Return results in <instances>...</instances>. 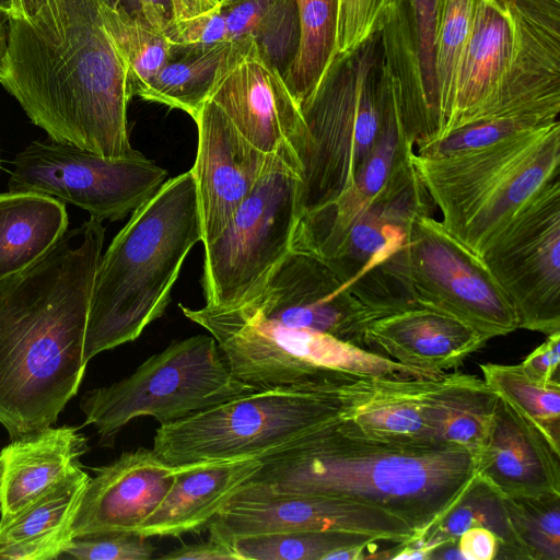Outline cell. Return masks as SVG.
<instances>
[{
	"label": "cell",
	"instance_id": "cell-1",
	"mask_svg": "<svg viewBox=\"0 0 560 560\" xmlns=\"http://www.w3.org/2000/svg\"><path fill=\"white\" fill-rule=\"evenodd\" d=\"M105 228L90 218L0 280V424L11 440L54 425L78 394Z\"/></svg>",
	"mask_w": 560,
	"mask_h": 560
},
{
	"label": "cell",
	"instance_id": "cell-2",
	"mask_svg": "<svg viewBox=\"0 0 560 560\" xmlns=\"http://www.w3.org/2000/svg\"><path fill=\"white\" fill-rule=\"evenodd\" d=\"M0 83L50 140L109 159L140 154L127 70L96 0H49L32 20L11 18Z\"/></svg>",
	"mask_w": 560,
	"mask_h": 560
},
{
	"label": "cell",
	"instance_id": "cell-3",
	"mask_svg": "<svg viewBox=\"0 0 560 560\" xmlns=\"http://www.w3.org/2000/svg\"><path fill=\"white\" fill-rule=\"evenodd\" d=\"M477 455L440 443L380 438L347 418L259 457L260 467L248 481L382 508L406 521L419 538L474 485Z\"/></svg>",
	"mask_w": 560,
	"mask_h": 560
},
{
	"label": "cell",
	"instance_id": "cell-4",
	"mask_svg": "<svg viewBox=\"0 0 560 560\" xmlns=\"http://www.w3.org/2000/svg\"><path fill=\"white\" fill-rule=\"evenodd\" d=\"M201 221L191 171L167 179L116 234L95 273L83 360L136 340L161 317Z\"/></svg>",
	"mask_w": 560,
	"mask_h": 560
},
{
	"label": "cell",
	"instance_id": "cell-5",
	"mask_svg": "<svg viewBox=\"0 0 560 560\" xmlns=\"http://www.w3.org/2000/svg\"><path fill=\"white\" fill-rule=\"evenodd\" d=\"M390 88L381 31L335 55L300 106L305 131L298 154L299 219L354 184L380 138Z\"/></svg>",
	"mask_w": 560,
	"mask_h": 560
},
{
	"label": "cell",
	"instance_id": "cell-6",
	"mask_svg": "<svg viewBox=\"0 0 560 560\" xmlns=\"http://www.w3.org/2000/svg\"><path fill=\"white\" fill-rule=\"evenodd\" d=\"M376 377L345 387L262 388L160 425L153 451L179 466L259 458L341 419L374 388Z\"/></svg>",
	"mask_w": 560,
	"mask_h": 560
},
{
	"label": "cell",
	"instance_id": "cell-7",
	"mask_svg": "<svg viewBox=\"0 0 560 560\" xmlns=\"http://www.w3.org/2000/svg\"><path fill=\"white\" fill-rule=\"evenodd\" d=\"M179 307L214 338L231 373L258 389L345 387L364 377H438L328 334L282 326L246 306Z\"/></svg>",
	"mask_w": 560,
	"mask_h": 560
},
{
	"label": "cell",
	"instance_id": "cell-8",
	"mask_svg": "<svg viewBox=\"0 0 560 560\" xmlns=\"http://www.w3.org/2000/svg\"><path fill=\"white\" fill-rule=\"evenodd\" d=\"M255 390L231 373L212 336L197 335L173 341L127 377L85 393L80 409L84 425H93L100 443L112 446L138 417L168 424Z\"/></svg>",
	"mask_w": 560,
	"mask_h": 560
},
{
	"label": "cell",
	"instance_id": "cell-9",
	"mask_svg": "<svg viewBox=\"0 0 560 560\" xmlns=\"http://www.w3.org/2000/svg\"><path fill=\"white\" fill-rule=\"evenodd\" d=\"M375 270L401 304L447 314L487 339L518 328L512 304L482 258L433 215L420 218L407 243Z\"/></svg>",
	"mask_w": 560,
	"mask_h": 560
},
{
	"label": "cell",
	"instance_id": "cell-10",
	"mask_svg": "<svg viewBox=\"0 0 560 560\" xmlns=\"http://www.w3.org/2000/svg\"><path fill=\"white\" fill-rule=\"evenodd\" d=\"M298 177L282 161L267 172L229 224L203 245L206 305L232 308L255 298L291 250Z\"/></svg>",
	"mask_w": 560,
	"mask_h": 560
},
{
	"label": "cell",
	"instance_id": "cell-11",
	"mask_svg": "<svg viewBox=\"0 0 560 560\" xmlns=\"http://www.w3.org/2000/svg\"><path fill=\"white\" fill-rule=\"evenodd\" d=\"M166 178L167 172L142 153L109 159L45 140L33 141L15 155L8 188L55 197L103 222L132 213L159 191Z\"/></svg>",
	"mask_w": 560,
	"mask_h": 560
},
{
	"label": "cell",
	"instance_id": "cell-12",
	"mask_svg": "<svg viewBox=\"0 0 560 560\" xmlns=\"http://www.w3.org/2000/svg\"><path fill=\"white\" fill-rule=\"evenodd\" d=\"M518 328L560 331V178L542 188L481 255Z\"/></svg>",
	"mask_w": 560,
	"mask_h": 560
},
{
	"label": "cell",
	"instance_id": "cell-13",
	"mask_svg": "<svg viewBox=\"0 0 560 560\" xmlns=\"http://www.w3.org/2000/svg\"><path fill=\"white\" fill-rule=\"evenodd\" d=\"M230 538L259 534L335 530L405 544L417 533L382 508L342 499L279 492L247 481L211 521Z\"/></svg>",
	"mask_w": 560,
	"mask_h": 560
},
{
	"label": "cell",
	"instance_id": "cell-14",
	"mask_svg": "<svg viewBox=\"0 0 560 560\" xmlns=\"http://www.w3.org/2000/svg\"><path fill=\"white\" fill-rule=\"evenodd\" d=\"M240 306L282 326L328 334L361 348L364 328L378 317L324 260L294 250L260 292Z\"/></svg>",
	"mask_w": 560,
	"mask_h": 560
},
{
	"label": "cell",
	"instance_id": "cell-15",
	"mask_svg": "<svg viewBox=\"0 0 560 560\" xmlns=\"http://www.w3.org/2000/svg\"><path fill=\"white\" fill-rule=\"evenodd\" d=\"M441 0H390L381 30L397 110L415 149L438 127L435 39Z\"/></svg>",
	"mask_w": 560,
	"mask_h": 560
},
{
	"label": "cell",
	"instance_id": "cell-16",
	"mask_svg": "<svg viewBox=\"0 0 560 560\" xmlns=\"http://www.w3.org/2000/svg\"><path fill=\"white\" fill-rule=\"evenodd\" d=\"M198 148L195 182L203 245L215 240L279 156L254 147L224 112L208 100L194 118Z\"/></svg>",
	"mask_w": 560,
	"mask_h": 560
},
{
	"label": "cell",
	"instance_id": "cell-17",
	"mask_svg": "<svg viewBox=\"0 0 560 560\" xmlns=\"http://www.w3.org/2000/svg\"><path fill=\"white\" fill-rule=\"evenodd\" d=\"M258 150L279 156L298 177L304 139L300 106L255 46L217 83L210 98Z\"/></svg>",
	"mask_w": 560,
	"mask_h": 560
},
{
	"label": "cell",
	"instance_id": "cell-18",
	"mask_svg": "<svg viewBox=\"0 0 560 560\" xmlns=\"http://www.w3.org/2000/svg\"><path fill=\"white\" fill-rule=\"evenodd\" d=\"M434 202L412 161L334 242L315 255L350 288L395 255L413 224L433 215Z\"/></svg>",
	"mask_w": 560,
	"mask_h": 560
},
{
	"label": "cell",
	"instance_id": "cell-19",
	"mask_svg": "<svg viewBox=\"0 0 560 560\" xmlns=\"http://www.w3.org/2000/svg\"><path fill=\"white\" fill-rule=\"evenodd\" d=\"M74 514L71 538L106 532H137L171 488L177 466L139 447L93 468Z\"/></svg>",
	"mask_w": 560,
	"mask_h": 560
},
{
	"label": "cell",
	"instance_id": "cell-20",
	"mask_svg": "<svg viewBox=\"0 0 560 560\" xmlns=\"http://www.w3.org/2000/svg\"><path fill=\"white\" fill-rule=\"evenodd\" d=\"M503 1L513 24V51L486 119L560 105V0Z\"/></svg>",
	"mask_w": 560,
	"mask_h": 560
},
{
	"label": "cell",
	"instance_id": "cell-21",
	"mask_svg": "<svg viewBox=\"0 0 560 560\" xmlns=\"http://www.w3.org/2000/svg\"><path fill=\"white\" fill-rule=\"evenodd\" d=\"M477 477L503 498L560 493V452L499 396L477 455Z\"/></svg>",
	"mask_w": 560,
	"mask_h": 560
},
{
	"label": "cell",
	"instance_id": "cell-22",
	"mask_svg": "<svg viewBox=\"0 0 560 560\" xmlns=\"http://www.w3.org/2000/svg\"><path fill=\"white\" fill-rule=\"evenodd\" d=\"M488 340L455 317L411 305L373 318L364 328L362 347L396 362L444 374Z\"/></svg>",
	"mask_w": 560,
	"mask_h": 560
},
{
	"label": "cell",
	"instance_id": "cell-23",
	"mask_svg": "<svg viewBox=\"0 0 560 560\" xmlns=\"http://www.w3.org/2000/svg\"><path fill=\"white\" fill-rule=\"evenodd\" d=\"M514 34L503 0H476L444 137L486 119L509 69Z\"/></svg>",
	"mask_w": 560,
	"mask_h": 560
},
{
	"label": "cell",
	"instance_id": "cell-24",
	"mask_svg": "<svg viewBox=\"0 0 560 560\" xmlns=\"http://www.w3.org/2000/svg\"><path fill=\"white\" fill-rule=\"evenodd\" d=\"M259 467L255 457L177 466L166 495L137 533L148 538L179 537L206 528Z\"/></svg>",
	"mask_w": 560,
	"mask_h": 560
},
{
	"label": "cell",
	"instance_id": "cell-25",
	"mask_svg": "<svg viewBox=\"0 0 560 560\" xmlns=\"http://www.w3.org/2000/svg\"><path fill=\"white\" fill-rule=\"evenodd\" d=\"M89 451L74 425L48 427L14 439L0 451V521L62 479Z\"/></svg>",
	"mask_w": 560,
	"mask_h": 560
},
{
	"label": "cell",
	"instance_id": "cell-26",
	"mask_svg": "<svg viewBox=\"0 0 560 560\" xmlns=\"http://www.w3.org/2000/svg\"><path fill=\"white\" fill-rule=\"evenodd\" d=\"M560 178V122L448 231L481 257L502 229L549 183Z\"/></svg>",
	"mask_w": 560,
	"mask_h": 560
},
{
	"label": "cell",
	"instance_id": "cell-27",
	"mask_svg": "<svg viewBox=\"0 0 560 560\" xmlns=\"http://www.w3.org/2000/svg\"><path fill=\"white\" fill-rule=\"evenodd\" d=\"M498 397L483 380L459 372L420 381L419 401L434 443L479 452Z\"/></svg>",
	"mask_w": 560,
	"mask_h": 560
},
{
	"label": "cell",
	"instance_id": "cell-28",
	"mask_svg": "<svg viewBox=\"0 0 560 560\" xmlns=\"http://www.w3.org/2000/svg\"><path fill=\"white\" fill-rule=\"evenodd\" d=\"M255 46L253 39L172 43L165 65L139 97L180 109L194 119L219 80Z\"/></svg>",
	"mask_w": 560,
	"mask_h": 560
},
{
	"label": "cell",
	"instance_id": "cell-29",
	"mask_svg": "<svg viewBox=\"0 0 560 560\" xmlns=\"http://www.w3.org/2000/svg\"><path fill=\"white\" fill-rule=\"evenodd\" d=\"M63 201L38 192L0 194V280L42 259L68 231Z\"/></svg>",
	"mask_w": 560,
	"mask_h": 560
},
{
	"label": "cell",
	"instance_id": "cell-30",
	"mask_svg": "<svg viewBox=\"0 0 560 560\" xmlns=\"http://www.w3.org/2000/svg\"><path fill=\"white\" fill-rule=\"evenodd\" d=\"M471 527H485L499 540L497 559H523L513 534L503 497L478 477L462 500L421 537L406 545L418 559H429L440 546L456 544Z\"/></svg>",
	"mask_w": 560,
	"mask_h": 560
},
{
	"label": "cell",
	"instance_id": "cell-31",
	"mask_svg": "<svg viewBox=\"0 0 560 560\" xmlns=\"http://www.w3.org/2000/svg\"><path fill=\"white\" fill-rule=\"evenodd\" d=\"M421 380L375 378L373 392L355 407L350 419L380 438L434 443L419 401Z\"/></svg>",
	"mask_w": 560,
	"mask_h": 560
},
{
	"label": "cell",
	"instance_id": "cell-32",
	"mask_svg": "<svg viewBox=\"0 0 560 560\" xmlns=\"http://www.w3.org/2000/svg\"><path fill=\"white\" fill-rule=\"evenodd\" d=\"M90 477L81 464L77 465L15 515L0 521V544L45 539L69 542L70 527Z\"/></svg>",
	"mask_w": 560,
	"mask_h": 560
},
{
	"label": "cell",
	"instance_id": "cell-33",
	"mask_svg": "<svg viewBox=\"0 0 560 560\" xmlns=\"http://www.w3.org/2000/svg\"><path fill=\"white\" fill-rule=\"evenodd\" d=\"M300 44L283 80L301 106L336 55L339 0H295Z\"/></svg>",
	"mask_w": 560,
	"mask_h": 560
},
{
	"label": "cell",
	"instance_id": "cell-34",
	"mask_svg": "<svg viewBox=\"0 0 560 560\" xmlns=\"http://www.w3.org/2000/svg\"><path fill=\"white\" fill-rule=\"evenodd\" d=\"M485 383L534 423L560 452V383L539 384L517 365L483 363Z\"/></svg>",
	"mask_w": 560,
	"mask_h": 560
},
{
	"label": "cell",
	"instance_id": "cell-35",
	"mask_svg": "<svg viewBox=\"0 0 560 560\" xmlns=\"http://www.w3.org/2000/svg\"><path fill=\"white\" fill-rule=\"evenodd\" d=\"M384 541L335 530H302L232 538L241 560H325L335 550ZM392 542V541H390Z\"/></svg>",
	"mask_w": 560,
	"mask_h": 560
},
{
	"label": "cell",
	"instance_id": "cell-36",
	"mask_svg": "<svg viewBox=\"0 0 560 560\" xmlns=\"http://www.w3.org/2000/svg\"><path fill=\"white\" fill-rule=\"evenodd\" d=\"M475 3L476 0H441L435 39L438 127L432 142L443 138L450 119L456 74L471 28Z\"/></svg>",
	"mask_w": 560,
	"mask_h": 560
},
{
	"label": "cell",
	"instance_id": "cell-37",
	"mask_svg": "<svg viewBox=\"0 0 560 560\" xmlns=\"http://www.w3.org/2000/svg\"><path fill=\"white\" fill-rule=\"evenodd\" d=\"M104 26L126 70L130 92L139 96L165 65L171 48L167 36L145 28L100 7Z\"/></svg>",
	"mask_w": 560,
	"mask_h": 560
},
{
	"label": "cell",
	"instance_id": "cell-38",
	"mask_svg": "<svg viewBox=\"0 0 560 560\" xmlns=\"http://www.w3.org/2000/svg\"><path fill=\"white\" fill-rule=\"evenodd\" d=\"M560 106L524 108L465 126L448 136L418 147L422 158H439L483 148L514 135L551 125L558 120Z\"/></svg>",
	"mask_w": 560,
	"mask_h": 560
},
{
	"label": "cell",
	"instance_id": "cell-39",
	"mask_svg": "<svg viewBox=\"0 0 560 560\" xmlns=\"http://www.w3.org/2000/svg\"><path fill=\"white\" fill-rule=\"evenodd\" d=\"M524 560H560V493L503 498Z\"/></svg>",
	"mask_w": 560,
	"mask_h": 560
},
{
	"label": "cell",
	"instance_id": "cell-40",
	"mask_svg": "<svg viewBox=\"0 0 560 560\" xmlns=\"http://www.w3.org/2000/svg\"><path fill=\"white\" fill-rule=\"evenodd\" d=\"M100 7L153 32L170 36L182 22L219 5L218 0H96Z\"/></svg>",
	"mask_w": 560,
	"mask_h": 560
},
{
	"label": "cell",
	"instance_id": "cell-41",
	"mask_svg": "<svg viewBox=\"0 0 560 560\" xmlns=\"http://www.w3.org/2000/svg\"><path fill=\"white\" fill-rule=\"evenodd\" d=\"M155 548L137 532H106L72 537L60 558L79 560H149Z\"/></svg>",
	"mask_w": 560,
	"mask_h": 560
},
{
	"label": "cell",
	"instance_id": "cell-42",
	"mask_svg": "<svg viewBox=\"0 0 560 560\" xmlns=\"http://www.w3.org/2000/svg\"><path fill=\"white\" fill-rule=\"evenodd\" d=\"M390 0H339L336 54L358 47L385 24Z\"/></svg>",
	"mask_w": 560,
	"mask_h": 560
},
{
	"label": "cell",
	"instance_id": "cell-43",
	"mask_svg": "<svg viewBox=\"0 0 560 560\" xmlns=\"http://www.w3.org/2000/svg\"><path fill=\"white\" fill-rule=\"evenodd\" d=\"M207 540L182 545L180 547L160 556L166 560H241L232 545V538L224 535L212 522L207 526Z\"/></svg>",
	"mask_w": 560,
	"mask_h": 560
},
{
	"label": "cell",
	"instance_id": "cell-44",
	"mask_svg": "<svg viewBox=\"0 0 560 560\" xmlns=\"http://www.w3.org/2000/svg\"><path fill=\"white\" fill-rule=\"evenodd\" d=\"M559 363L560 331L547 336L546 341L533 350L520 366L532 381L551 384L560 383Z\"/></svg>",
	"mask_w": 560,
	"mask_h": 560
},
{
	"label": "cell",
	"instance_id": "cell-45",
	"mask_svg": "<svg viewBox=\"0 0 560 560\" xmlns=\"http://www.w3.org/2000/svg\"><path fill=\"white\" fill-rule=\"evenodd\" d=\"M464 560L497 559L499 540L485 527H471L465 530L456 541Z\"/></svg>",
	"mask_w": 560,
	"mask_h": 560
},
{
	"label": "cell",
	"instance_id": "cell-46",
	"mask_svg": "<svg viewBox=\"0 0 560 560\" xmlns=\"http://www.w3.org/2000/svg\"><path fill=\"white\" fill-rule=\"evenodd\" d=\"M48 2L49 0H14V18L32 20Z\"/></svg>",
	"mask_w": 560,
	"mask_h": 560
},
{
	"label": "cell",
	"instance_id": "cell-47",
	"mask_svg": "<svg viewBox=\"0 0 560 560\" xmlns=\"http://www.w3.org/2000/svg\"><path fill=\"white\" fill-rule=\"evenodd\" d=\"M10 19V14L0 11V77L5 70Z\"/></svg>",
	"mask_w": 560,
	"mask_h": 560
},
{
	"label": "cell",
	"instance_id": "cell-48",
	"mask_svg": "<svg viewBox=\"0 0 560 560\" xmlns=\"http://www.w3.org/2000/svg\"><path fill=\"white\" fill-rule=\"evenodd\" d=\"M0 11L7 12L8 14L11 15V18H14V0H0Z\"/></svg>",
	"mask_w": 560,
	"mask_h": 560
},
{
	"label": "cell",
	"instance_id": "cell-49",
	"mask_svg": "<svg viewBox=\"0 0 560 560\" xmlns=\"http://www.w3.org/2000/svg\"><path fill=\"white\" fill-rule=\"evenodd\" d=\"M219 2H224V1H229V0H218Z\"/></svg>",
	"mask_w": 560,
	"mask_h": 560
}]
</instances>
